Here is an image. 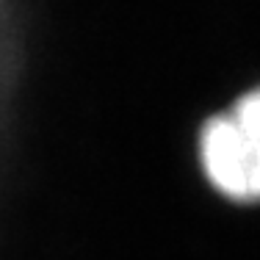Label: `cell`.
Here are the masks:
<instances>
[{"instance_id":"obj_2","label":"cell","mask_w":260,"mask_h":260,"mask_svg":"<svg viewBox=\"0 0 260 260\" xmlns=\"http://www.w3.org/2000/svg\"><path fill=\"white\" fill-rule=\"evenodd\" d=\"M224 108L235 116L238 125L252 130V133L260 139V78L252 80L249 86H244V89H241Z\"/></svg>"},{"instance_id":"obj_1","label":"cell","mask_w":260,"mask_h":260,"mask_svg":"<svg viewBox=\"0 0 260 260\" xmlns=\"http://www.w3.org/2000/svg\"><path fill=\"white\" fill-rule=\"evenodd\" d=\"M197 164L219 200L260 208V139L241 127L227 108L208 114L197 130Z\"/></svg>"}]
</instances>
